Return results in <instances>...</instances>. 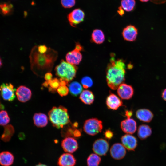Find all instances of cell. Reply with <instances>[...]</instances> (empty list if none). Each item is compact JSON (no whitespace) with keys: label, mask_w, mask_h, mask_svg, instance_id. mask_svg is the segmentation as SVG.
Returning a JSON list of instances; mask_svg holds the SVG:
<instances>
[{"label":"cell","mask_w":166,"mask_h":166,"mask_svg":"<svg viewBox=\"0 0 166 166\" xmlns=\"http://www.w3.org/2000/svg\"><path fill=\"white\" fill-rule=\"evenodd\" d=\"M4 108V105L1 103L0 101V110L3 109Z\"/></svg>","instance_id":"cell-44"},{"label":"cell","mask_w":166,"mask_h":166,"mask_svg":"<svg viewBox=\"0 0 166 166\" xmlns=\"http://www.w3.org/2000/svg\"><path fill=\"white\" fill-rule=\"evenodd\" d=\"M81 82L83 87L85 89L91 87L93 85V83L92 79L88 76H85L83 77Z\"/></svg>","instance_id":"cell-32"},{"label":"cell","mask_w":166,"mask_h":166,"mask_svg":"<svg viewBox=\"0 0 166 166\" xmlns=\"http://www.w3.org/2000/svg\"><path fill=\"white\" fill-rule=\"evenodd\" d=\"M117 93L122 99L128 100L132 97L134 89L131 85L123 83L117 88Z\"/></svg>","instance_id":"cell-11"},{"label":"cell","mask_w":166,"mask_h":166,"mask_svg":"<svg viewBox=\"0 0 166 166\" xmlns=\"http://www.w3.org/2000/svg\"><path fill=\"white\" fill-rule=\"evenodd\" d=\"M4 132L1 136V139L4 142H9L14 133V128L12 125L9 124L4 126Z\"/></svg>","instance_id":"cell-24"},{"label":"cell","mask_w":166,"mask_h":166,"mask_svg":"<svg viewBox=\"0 0 166 166\" xmlns=\"http://www.w3.org/2000/svg\"><path fill=\"white\" fill-rule=\"evenodd\" d=\"M35 166H48L46 165L42 164L41 163H39L37 165Z\"/></svg>","instance_id":"cell-45"},{"label":"cell","mask_w":166,"mask_h":166,"mask_svg":"<svg viewBox=\"0 0 166 166\" xmlns=\"http://www.w3.org/2000/svg\"><path fill=\"white\" fill-rule=\"evenodd\" d=\"M61 3L65 8H69L73 7L76 3L75 0H61Z\"/></svg>","instance_id":"cell-34"},{"label":"cell","mask_w":166,"mask_h":166,"mask_svg":"<svg viewBox=\"0 0 166 166\" xmlns=\"http://www.w3.org/2000/svg\"><path fill=\"white\" fill-rule=\"evenodd\" d=\"M14 160V156L10 152L3 151L0 153V164L2 166H10Z\"/></svg>","instance_id":"cell-20"},{"label":"cell","mask_w":166,"mask_h":166,"mask_svg":"<svg viewBox=\"0 0 166 166\" xmlns=\"http://www.w3.org/2000/svg\"><path fill=\"white\" fill-rule=\"evenodd\" d=\"M57 91L61 97L67 95L69 91L68 88L66 85H60L57 89Z\"/></svg>","instance_id":"cell-33"},{"label":"cell","mask_w":166,"mask_h":166,"mask_svg":"<svg viewBox=\"0 0 166 166\" xmlns=\"http://www.w3.org/2000/svg\"><path fill=\"white\" fill-rule=\"evenodd\" d=\"M48 82L49 85V91H55L60 85V80L56 78L52 79L48 81Z\"/></svg>","instance_id":"cell-31"},{"label":"cell","mask_w":166,"mask_h":166,"mask_svg":"<svg viewBox=\"0 0 166 166\" xmlns=\"http://www.w3.org/2000/svg\"><path fill=\"white\" fill-rule=\"evenodd\" d=\"M138 34L137 29L132 25H129L123 30L122 35L124 39L129 42L135 41Z\"/></svg>","instance_id":"cell-15"},{"label":"cell","mask_w":166,"mask_h":166,"mask_svg":"<svg viewBox=\"0 0 166 166\" xmlns=\"http://www.w3.org/2000/svg\"><path fill=\"white\" fill-rule=\"evenodd\" d=\"M91 39L93 42L96 44L102 43L105 39V35L103 32L99 29L94 30L92 34Z\"/></svg>","instance_id":"cell-25"},{"label":"cell","mask_w":166,"mask_h":166,"mask_svg":"<svg viewBox=\"0 0 166 166\" xmlns=\"http://www.w3.org/2000/svg\"><path fill=\"white\" fill-rule=\"evenodd\" d=\"M120 126L122 130L127 134H132L136 132L137 129L136 123L132 118H127L122 121Z\"/></svg>","instance_id":"cell-13"},{"label":"cell","mask_w":166,"mask_h":166,"mask_svg":"<svg viewBox=\"0 0 166 166\" xmlns=\"http://www.w3.org/2000/svg\"><path fill=\"white\" fill-rule=\"evenodd\" d=\"M109 147L108 142L105 139L100 138L94 142L92 149L95 153L99 156H104L106 155Z\"/></svg>","instance_id":"cell-7"},{"label":"cell","mask_w":166,"mask_h":166,"mask_svg":"<svg viewBox=\"0 0 166 166\" xmlns=\"http://www.w3.org/2000/svg\"><path fill=\"white\" fill-rule=\"evenodd\" d=\"M33 120L34 125L39 128L45 127L48 123V118L45 114L42 113H36L34 115Z\"/></svg>","instance_id":"cell-21"},{"label":"cell","mask_w":166,"mask_h":166,"mask_svg":"<svg viewBox=\"0 0 166 166\" xmlns=\"http://www.w3.org/2000/svg\"><path fill=\"white\" fill-rule=\"evenodd\" d=\"M133 112L132 111L126 110L125 112V115L127 118H130Z\"/></svg>","instance_id":"cell-39"},{"label":"cell","mask_w":166,"mask_h":166,"mask_svg":"<svg viewBox=\"0 0 166 166\" xmlns=\"http://www.w3.org/2000/svg\"><path fill=\"white\" fill-rule=\"evenodd\" d=\"M102 128V121L96 118H91L86 120L83 126L84 131L91 136H94L101 132Z\"/></svg>","instance_id":"cell-5"},{"label":"cell","mask_w":166,"mask_h":166,"mask_svg":"<svg viewBox=\"0 0 166 166\" xmlns=\"http://www.w3.org/2000/svg\"><path fill=\"white\" fill-rule=\"evenodd\" d=\"M152 133L151 128L148 125L142 124L139 126L137 136L141 140H144L151 136Z\"/></svg>","instance_id":"cell-22"},{"label":"cell","mask_w":166,"mask_h":166,"mask_svg":"<svg viewBox=\"0 0 166 166\" xmlns=\"http://www.w3.org/2000/svg\"><path fill=\"white\" fill-rule=\"evenodd\" d=\"M161 97L164 100L166 101V88L162 92Z\"/></svg>","instance_id":"cell-41"},{"label":"cell","mask_w":166,"mask_h":166,"mask_svg":"<svg viewBox=\"0 0 166 166\" xmlns=\"http://www.w3.org/2000/svg\"><path fill=\"white\" fill-rule=\"evenodd\" d=\"M42 85L45 87H48L49 86L48 81H46L44 82V83H43Z\"/></svg>","instance_id":"cell-43"},{"label":"cell","mask_w":166,"mask_h":166,"mask_svg":"<svg viewBox=\"0 0 166 166\" xmlns=\"http://www.w3.org/2000/svg\"><path fill=\"white\" fill-rule=\"evenodd\" d=\"M122 144L126 149L129 151H134L137 145L136 138L130 134H126L121 138Z\"/></svg>","instance_id":"cell-12"},{"label":"cell","mask_w":166,"mask_h":166,"mask_svg":"<svg viewBox=\"0 0 166 166\" xmlns=\"http://www.w3.org/2000/svg\"><path fill=\"white\" fill-rule=\"evenodd\" d=\"M125 65L122 59L115 60L112 54L106 70V80L108 86L116 90L125 80Z\"/></svg>","instance_id":"cell-2"},{"label":"cell","mask_w":166,"mask_h":166,"mask_svg":"<svg viewBox=\"0 0 166 166\" xmlns=\"http://www.w3.org/2000/svg\"><path fill=\"white\" fill-rule=\"evenodd\" d=\"M117 12L121 16H122L124 13V10L121 6L119 7L118 10H117Z\"/></svg>","instance_id":"cell-40"},{"label":"cell","mask_w":166,"mask_h":166,"mask_svg":"<svg viewBox=\"0 0 166 166\" xmlns=\"http://www.w3.org/2000/svg\"><path fill=\"white\" fill-rule=\"evenodd\" d=\"M81 133L80 130L77 129H74L73 133V136L75 137L78 138L81 136Z\"/></svg>","instance_id":"cell-38"},{"label":"cell","mask_w":166,"mask_h":166,"mask_svg":"<svg viewBox=\"0 0 166 166\" xmlns=\"http://www.w3.org/2000/svg\"><path fill=\"white\" fill-rule=\"evenodd\" d=\"M61 146L63 150L68 153H73L78 148V145L77 140L72 137H66L61 142Z\"/></svg>","instance_id":"cell-9"},{"label":"cell","mask_w":166,"mask_h":166,"mask_svg":"<svg viewBox=\"0 0 166 166\" xmlns=\"http://www.w3.org/2000/svg\"><path fill=\"white\" fill-rule=\"evenodd\" d=\"M76 160L74 156L70 153L62 154L58 158L57 164L59 166H74Z\"/></svg>","instance_id":"cell-16"},{"label":"cell","mask_w":166,"mask_h":166,"mask_svg":"<svg viewBox=\"0 0 166 166\" xmlns=\"http://www.w3.org/2000/svg\"><path fill=\"white\" fill-rule=\"evenodd\" d=\"M80 51L75 48L74 50L68 52L65 56L67 62L74 65H78L82 58Z\"/></svg>","instance_id":"cell-18"},{"label":"cell","mask_w":166,"mask_h":166,"mask_svg":"<svg viewBox=\"0 0 166 166\" xmlns=\"http://www.w3.org/2000/svg\"><path fill=\"white\" fill-rule=\"evenodd\" d=\"M106 103L108 108L113 110H117L123 105L122 100L112 93H110L107 97Z\"/></svg>","instance_id":"cell-17"},{"label":"cell","mask_w":166,"mask_h":166,"mask_svg":"<svg viewBox=\"0 0 166 166\" xmlns=\"http://www.w3.org/2000/svg\"><path fill=\"white\" fill-rule=\"evenodd\" d=\"M13 10L12 4L9 2H3L0 4V10L4 15L11 14Z\"/></svg>","instance_id":"cell-29"},{"label":"cell","mask_w":166,"mask_h":166,"mask_svg":"<svg viewBox=\"0 0 166 166\" xmlns=\"http://www.w3.org/2000/svg\"><path fill=\"white\" fill-rule=\"evenodd\" d=\"M77 67L74 65L62 60L55 68L56 75L68 83L75 77Z\"/></svg>","instance_id":"cell-4"},{"label":"cell","mask_w":166,"mask_h":166,"mask_svg":"<svg viewBox=\"0 0 166 166\" xmlns=\"http://www.w3.org/2000/svg\"><path fill=\"white\" fill-rule=\"evenodd\" d=\"M104 135L105 138L108 140H110L113 136V132L109 129L106 130L104 132Z\"/></svg>","instance_id":"cell-36"},{"label":"cell","mask_w":166,"mask_h":166,"mask_svg":"<svg viewBox=\"0 0 166 166\" xmlns=\"http://www.w3.org/2000/svg\"><path fill=\"white\" fill-rule=\"evenodd\" d=\"M2 65V61L0 57V68L1 67Z\"/></svg>","instance_id":"cell-47"},{"label":"cell","mask_w":166,"mask_h":166,"mask_svg":"<svg viewBox=\"0 0 166 166\" xmlns=\"http://www.w3.org/2000/svg\"><path fill=\"white\" fill-rule=\"evenodd\" d=\"M16 94L18 100L20 101L25 102L30 99L32 92L28 87L24 85H21L17 89Z\"/></svg>","instance_id":"cell-14"},{"label":"cell","mask_w":166,"mask_h":166,"mask_svg":"<svg viewBox=\"0 0 166 166\" xmlns=\"http://www.w3.org/2000/svg\"><path fill=\"white\" fill-rule=\"evenodd\" d=\"M48 116L53 125L58 129L62 128L70 122L67 109L61 106L53 107L49 112Z\"/></svg>","instance_id":"cell-3"},{"label":"cell","mask_w":166,"mask_h":166,"mask_svg":"<svg viewBox=\"0 0 166 166\" xmlns=\"http://www.w3.org/2000/svg\"><path fill=\"white\" fill-rule=\"evenodd\" d=\"M136 5L135 0H122L121 2V7L126 11H132Z\"/></svg>","instance_id":"cell-28"},{"label":"cell","mask_w":166,"mask_h":166,"mask_svg":"<svg viewBox=\"0 0 166 166\" xmlns=\"http://www.w3.org/2000/svg\"><path fill=\"white\" fill-rule=\"evenodd\" d=\"M52 74L50 72L46 73L44 76V78L47 81H49L52 79Z\"/></svg>","instance_id":"cell-37"},{"label":"cell","mask_w":166,"mask_h":166,"mask_svg":"<svg viewBox=\"0 0 166 166\" xmlns=\"http://www.w3.org/2000/svg\"><path fill=\"white\" fill-rule=\"evenodd\" d=\"M126 148L121 144L116 143L112 145L110 148L111 157L114 159L119 160L123 159L126 154Z\"/></svg>","instance_id":"cell-10"},{"label":"cell","mask_w":166,"mask_h":166,"mask_svg":"<svg viewBox=\"0 0 166 166\" xmlns=\"http://www.w3.org/2000/svg\"><path fill=\"white\" fill-rule=\"evenodd\" d=\"M68 83L65 81L60 79V85H66L68 84Z\"/></svg>","instance_id":"cell-42"},{"label":"cell","mask_w":166,"mask_h":166,"mask_svg":"<svg viewBox=\"0 0 166 166\" xmlns=\"http://www.w3.org/2000/svg\"><path fill=\"white\" fill-rule=\"evenodd\" d=\"M15 89L11 83H3L0 86V94L5 100L11 102L15 97Z\"/></svg>","instance_id":"cell-6"},{"label":"cell","mask_w":166,"mask_h":166,"mask_svg":"<svg viewBox=\"0 0 166 166\" xmlns=\"http://www.w3.org/2000/svg\"><path fill=\"white\" fill-rule=\"evenodd\" d=\"M37 46L34 47L30 56L31 68L34 73L50 71L57 57V53L49 48L44 54L39 53Z\"/></svg>","instance_id":"cell-1"},{"label":"cell","mask_w":166,"mask_h":166,"mask_svg":"<svg viewBox=\"0 0 166 166\" xmlns=\"http://www.w3.org/2000/svg\"><path fill=\"white\" fill-rule=\"evenodd\" d=\"M142 2H146L148 1L149 0H139Z\"/></svg>","instance_id":"cell-46"},{"label":"cell","mask_w":166,"mask_h":166,"mask_svg":"<svg viewBox=\"0 0 166 166\" xmlns=\"http://www.w3.org/2000/svg\"><path fill=\"white\" fill-rule=\"evenodd\" d=\"M101 161V158L99 155L95 153H92L87 158V166H99Z\"/></svg>","instance_id":"cell-27"},{"label":"cell","mask_w":166,"mask_h":166,"mask_svg":"<svg viewBox=\"0 0 166 166\" xmlns=\"http://www.w3.org/2000/svg\"><path fill=\"white\" fill-rule=\"evenodd\" d=\"M136 117L140 121L145 122H150L153 117V114L150 110L146 109H141L136 113Z\"/></svg>","instance_id":"cell-19"},{"label":"cell","mask_w":166,"mask_h":166,"mask_svg":"<svg viewBox=\"0 0 166 166\" xmlns=\"http://www.w3.org/2000/svg\"><path fill=\"white\" fill-rule=\"evenodd\" d=\"M85 14L84 12L80 8H77L70 13L67 18L70 25L73 27L83 21Z\"/></svg>","instance_id":"cell-8"},{"label":"cell","mask_w":166,"mask_h":166,"mask_svg":"<svg viewBox=\"0 0 166 166\" xmlns=\"http://www.w3.org/2000/svg\"><path fill=\"white\" fill-rule=\"evenodd\" d=\"M10 119L6 111H0V125L5 126L10 121Z\"/></svg>","instance_id":"cell-30"},{"label":"cell","mask_w":166,"mask_h":166,"mask_svg":"<svg viewBox=\"0 0 166 166\" xmlns=\"http://www.w3.org/2000/svg\"><path fill=\"white\" fill-rule=\"evenodd\" d=\"M69 91L71 94L77 96L82 92L83 88L81 84L78 82L73 81L68 85Z\"/></svg>","instance_id":"cell-26"},{"label":"cell","mask_w":166,"mask_h":166,"mask_svg":"<svg viewBox=\"0 0 166 166\" xmlns=\"http://www.w3.org/2000/svg\"><path fill=\"white\" fill-rule=\"evenodd\" d=\"M79 98L85 104L90 105L94 101V96L93 93L91 91L85 90L81 93Z\"/></svg>","instance_id":"cell-23"},{"label":"cell","mask_w":166,"mask_h":166,"mask_svg":"<svg viewBox=\"0 0 166 166\" xmlns=\"http://www.w3.org/2000/svg\"><path fill=\"white\" fill-rule=\"evenodd\" d=\"M48 49L47 47L44 45H40L38 46L37 50L38 52L41 54L46 53Z\"/></svg>","instance_id":"cell-35"}]
</instances>
